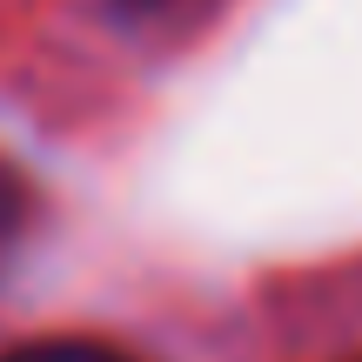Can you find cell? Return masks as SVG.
<instances>
[{
    "mask_svg": "<svg viewBox=\"0 0 362 362\" xmlns=\"http://www.w3.org/2000/svg\"><path fill=\"white\" fill-rule=\"evenodd\" d=\"M0 362H134V356L107 349V342H88V336H47V342H21V349H7Z\"/></svg>",
    "mask_w": 362,
    "mask_h": 362,
    "instance_id": "1",
    "label": "cell"
},
{
    "mask_svg": "<svg viewBox=\"0 0 362 362\" xmlns=\"http://www.w3.org/2000/svg\"><path fill=\"white\" fill-rule=\"evenodd\" d=\"M121 7H155V0H121Z\"/></svg>",
    "mask_w": 362,
    "mask_h": 362,
    "instance_id": "2",
    "label": "cell"
}]
</instances>
